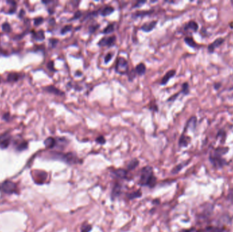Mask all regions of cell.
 I'll return each mask as SVG.
<instances>
[{"label": "cell", "instance_id": "4316f807", "mask_svg": "<svg viewBox=\"0 0 233 232\" xmlns=\"http://www.w3.org/2000/svg\"><path fill=\"white\" fill-rule=\"evenodd\" d=\"M153 13V10H149V11H139L136 13L134 14V17H145L146 15H149Z\"/></svg>", "mask_w": 233, "mask_h": 232}, {"label": "cell", "instance_id": "4dcf8cb0", "mask_svg": "<svg viewBox=\"0 0 233 232\" xmlns=\"http://www.w3.org/2000/svg\"><path fill=\"white\" fill-rule=\"evenodd\" d=\"M2 30L6 33H9L11 31V27L8 23H4L2 25Z\"/></svg>", "mask_w": 233, "mask_h": 232}, {"label": "cell", "instance_id": "484cf974", "mask_svg": "<svg viewBox=\"0 0 233 232\" xmlns=\"http://www.w3.org/2000/svg\"><path fill=\"white\" fill-rule=\"evenodd\" d=\"M138 164H139V161L137 160V159H133V160H132L128 164V169L129 170H133V169H134V168H137L138 166Z\"/></svg>", "mask_w": 233, "mask_h": 232}, {"label": "cell", "instance_id": "5bb4252c", "mask_svg": "<svg viewBox=\"0 0 233 232\" xmlns=\"http://www.w3.org/2000/svg\"><path fill=\"white\" fill-rule=\"evenodd\" d=\"M157 25V21L153 20L150 23H147L144 24V25L141 27V29L143 30L145 32H150L156 28Z\"/></svg>", "mask_w": 233, "mask_h": 232}, {"label": "cell", "instance_id": "7a4b0ae2", "mask_svg": "<svg viewBox=\"0 0 233 232\" xmlns=\"http://www.w3.org/2000/svg\"><path fill=\"white\" fill-rule=\"evenodd\" d=\"M156 182V178L153 175V168L151 166H146L142 169L139 184L142 186H147L152 188L155 186Z\"/></svg>", "mask_w": 233, "mask_h": 232}, {"label": "cell", "instance_id": "1f68e13d", "mask_svg": "<svg viewBox=\"0 0 233 232\" xmlns=\"http://www.w3.org/2000/svg\"><path fill=\"white\" fill-rule=\"evenodd\" d=\"M92 230V225L85 224L81 227V232H90Z\"/></svg>", "mask_w": 233, "mask_h": 232}, {"label": "cell", "instance_id": "f1b7e54d", "mask_svg": "<svg viewBox=\"0 0 233 232\" xmlns=\"http://www.w3.org/2000/svg\"><path fill=\"white\" fill-rule=\"evenodd\" d=\"M72 29V26L71 25H66L65 27L62 29L61 30V34L62 35H64L66 33H68L69 31H70Z\"/></svg>", "mask_w": 233, "mask_h": 232}, {"label": "cell", "instance_id": "836d02e7", "mask_svg": "<svg viewBox=\"0 0 233 232\" xmlns=\"http://www.w3.org/2000/svg\"><path fill=\"white\" fill-rule=\"evenodd\" d=\"M186 165V164H181L178 165L177 166L175 167V168L173 169V170H172V173L175 174V173L179 172V171L181 170V169H182V168L184 167V165Z\"/></svg>", "mask_w": 233, "mask_h": 232}, {"label": "cell", "instance_id": "44dd1931", "mask_svg": "<svg viewBox=\"0 0 233 232\" xmlns=\"http://www.w3.org/2000/svg\"><path fill=\"white\" fill-rule=\"evenodd\" d=\"M135 71L139 76H143V75L145 74V72H146V66H145L144 63H139L136 67Z\"/></svg>", "mask_w": 233, "mask_h": 232}, {"label": "cell", "instance_id": "bcb514c9", "mask_svg": "<svg viewBox=\"0 0 233 232\" xmlns=\"http://www.w3.org/2000/svg\"><path fill=\"white\" fill-rule=\"evenodd\" d=\"M146 3V1H138L137 2V4L134 5V8H137V7H141L142 6V5H143L144 4Z\"/></svg>", "mask_w": 233, "mask_h": 232}, {"label": "cell", "instance_id": "f35d334b", "mask_svg": "<svg viewBox=\"0 0 233 232\" xmlns=\"http://www.w3.org/2000/svg\"><path fill=\"white\" fill-rule=\"evenodd\" d=\"M113 53H108L107 55H106V57H104V63H108V62H109L112 59V58L113 57Z\"/></svg>", "mask_w": 233, "mask_h": 232}, {"label": "cell", "instance_id": "74e56055", "mask_svg": "<svg viewBox=\"0 0 233 232\" xmlns=\"http://www.w3.org/2000/svg\"><path fill=\"white\" fill-rule=\"evenodd\" d=\"M43 21H44V19H43V18H42V17H38V18H36V19H34V25L36 26L40 25H41V24L42 23H43Z\"/></svg>", "mask_w": 233, "mask_h": 232}, {"label": "cell", "instance_id": "52a82bcc", "mask_svg": "<svg viewBox=\"0 0 233 232\" xmlns=\"http://www.w3.org/2000/svg\"><path fill=\"white\" fill-rule=\"evenodd\" d=\"M197 122H198L197 117H196V116H192L188 120H187L185 126V128H184L183 133L185 134L187 129H190V130H191L192 131H194L196 128V126H197Z\"/></svg>", "mask_w": 233, "mask_h": 232}, {"label": "cell", "instance_id": "7402d4cb", "mask_svg": "<svg viewBox=\"0 0 233 232\" xmlns=\"http://www.w3.org/2000/svg\"><path fill=\"white\" fill-rule=\"evenodd\" d=\"M33 38L35 39L36 40L38 41H42L44 40L45 38V35H44V32L42 30H40L38 32H35L33 34Z\"/></svg>", "mask_w": 233, "mask_h": 232}, {"label": "cell", "instance_id": "6da1fadb", "mask_svg": "<svg viewBox=\"0 0 233 232\" xmlns=\"http://www.w3.org/2000/svg\"><path fill=\"white\" fill-rule=\"evenodd\" d=\"M228 151L229 148L228 146H218L211 150L209 159L213 167L220 169L228 165V162L224 158H223V156Z\"/></svg>", "mask_w": 233, "mask_h": 232}, {"label": "cell", "instance_id": "cb8c5ba5", "mask_svg": "<svg viewBox=\"0 0 233 232\" xmlns=\"http://www.w3.org/2000/svg\"><path fill=\"white\" fill-rule=\"evenodd\" d=\"M19 78L20 76L19 74L16 73V72H12L8 76L7 80L8 82H17V80H19Z\"/></svg>", "mask_w": 233, "mask_h": 232}, {"label": "cell", "instance_id": "9c48e42d", "mask_svg": "<svg viewBox=\"0 0 233 232\" xmlns=\"http://www.w3.org/2000/svg\"><path fill=\"white\" fill-rule=\"evenodd\" d=\"M10 138L9 132H6L0 135V148L3 149H7L10 143Z\"/></svg>", "mask_w": 233, "mask_h": 232}, {"label": "cell", "instance_id": "e575fe53", "mask_svg": "<svg viewBox=\"0 0 233 232\" xmlns=\"http://www.w3.org/2000/svg\"><path fill=\"white\" fill-rule=\"evenodd\" d=\"M227 200L233 204V188L228 191V195H227Z\"/></svg>", "mask_w": 233, "mask_h": 232}, {"label": "cell", "instance_id": "277c9868", "mask_svg": "<svg viewBox=\"0 0 233 232\" xmlns=\"http://www.w3.org/2000/svg\"><path fill=\"white\" fill-rule=\"evenodd\" d=\"M115 71L119 74H126L128 73V63L123 57H119L117 60Z\"/></svg>", "mask_w": 233, "mask_h": 232}, {"label": "cell", "instance_id": "681fc988", "mask_svg": "<svg viewBox=\"0 0 233 232\" xmlns=\"http://www.w3.org/2000/svg\"><path fill=\"white\" fill-rule=\"evenodd\" d=\"M229 25H230V28H231V29H233V22H231V23H230V24H229Z\"/></svg>", "mask_w": 233, "mask_h": 232}, {"label": "cell", "instance_id": "f6af8a7d", "mask_svg": "<svg viewBox=\"0 0 233 232\" xmlns=\"http://www.w3.org/2000/svg\"><path fill=\"white\" fill-rule=\"evenodd\" d=\"M222 87V83H215L213 84V89L215 90H216V91H217V90H219L220 89V87Z\"/></svg>", "mask_w": 233, "mask_h": 232}, {"label": "cell", "instance_id": "d4e9b609", "mask_svg": "<svg viewBox=\"0 0 233 232\" xmlns=\"http://www.w3.org/2000/svg\"><path fill=\"white\" fill-rule=\"evenodd\" d=\"M181 93H183V95H187L190 94V85L188 83H184L182 84V87H181Z\"/></svg>", "mask_w": 233, "mask_h": 232}, {"label": "cell", "instance_id": "603a6c76", "mask_svg": "<svg viewBox=\"0 0 233 232\" xmlns=\"http://www.w3.org/2000/svg\"><path fill=\"white\" fill-rule=\"evenodd\" d=\"M113 174L117 178H119V179H126L127 177V171L125 170H122V169L117 170L114 171Z\"/></svg>", "mask_w": 233, "mask_h": 232}, {"label": "cell", "instance_id": "ba28073f", "mask_svg": "<svg viewBox=\"0 0 233 232\" xmlns=\"http://www.w3.org/2000/svg\"><path fill=\"white\" fill-rule=\"evenodd\" d=\"M116 42L115 35H112L110 37H104L98 42L100 46H113Z\"/></svg>", "mask_w": 233, "mask_h": 232}, {"label": "cell", "instance_id": "ab89813d", "mask_svg": "<svg viewBox=\"0 0 233 232\" xmlns=\"http://www.w3.org/2000/svg\"><path fill=\"white\" fill-rule=\"evenodd\" d=\"M47 68L48 70L52 72H56V70L54 68V62L53 61H50L47 63Z\"/></svg>", "mask_w": 233, "mask_h": 232}, {"label": "cell", "instance_id": "e0dca14e", "mask_svg": "<svg viewBox=\"0 0 233 232\" xmlns=\"http://www.w3.org/2000/svg\"><path fill=\"white\" fill-rule=\"evenodd\" d=\"M184 42H186V44L187 45V46L192 48V49H196V48H197L198 46V44L196 43V41L194 40V38L192 37H189V36L186 37L185 38H184Z\"/></svg>", "mask_w": 233, "mask_h": 232}, {"label": "cell", "instance_id": "9a60e30c", "mask_svg": "<svg viewBox=\"0 0 233 232\" xmlns=\"http://www.w3.org/2000/svg\"><path fill=\"white\" fill-rule=\"evenodd\" d=\"M227 138V134L226 131L224 129H220L218 130L216 135V138L217 139H219L220 138V142L222 144H224Z\"/></svg>", "mask_w": 233, "mask_h": 232}, {"label": "cell", "instance_id": "ffe728a7", "mask_svg": "<svg viewBox=\"0 0 233 232\" xmlns=\"http://www.w3.org/2000/svg\"><path fill=\"white\" fill-rule=\"evenodd\" d=\"M121 191H122V186H121L119 184H116L113 189V191H112V193H111L112 199L114 200L116 197L119 196L121 193Z\"/></svg>", "mask_w": 233, "mask_h": 232}, {"label": "cell", "instance_id": "d6a6232c", "mask_svg": "<svg viewBox=\"0 0 233 232\" xmlns=\"http://www.w3.org/2000/svg\"><path fill=\"white\" fill-rule=\"evenodd\" d=\"M141 191H137L136 192H134L132 193H131L130 195H129V198L130 199H134V198H137V197H140L141 196Z\"/></svg>", "mask_w": 233, "mask_h": 232}, {"label": "cell", "instance_id": "c3c4849f", "mask_svg": "<svg viewBox=\"0 0 233 232\" xmlns=\"http://www.w3.org/2000/svg\"><path fill=\"white\" fill-rule=\"evenodd\" d=\"M3 119H4L6 120H8V119H10V114H9L8 113L5 114L4 115V116H3Z\"/></svg>", "mask_w": 233, "mask_h": 232}, {"label": "cell", "instance_id": "b9f144b4", "mask_svg": "<svg viewBox=\"0 0 233 232\" xmlns=\"http://www.w3.org/2000/svg\"><path fill=\"white\" fill-rule=\"evenodd\" d=\"M181 92L179 91V93H176V94H175V95H173L172 96H171V98H169V99H168V101H174L175 100H176L177 98H178V96L179 95L181 94Z\"/></svg>", "mask_w": 233, "mask_h": 232}, {"label": "cell", "instance_id": "3957f363", "mask_svg": "<svg viewBox=\"0 0 233 232\" xmlns=\"http://www.w3.org/2000/svg\"><path fill=\"white\" fill-rule=\"evenodd\" d=\"M55 156H56L57 158L60 159L63 161L67 163V164H68L70 165L78 164V161H79V159H78V158L77 157V155L74 154V153H72V152L66 153V154H63V153H55Z\"/></svg>", "mask_w": 233, "mask_h": 232}, {"label": "cell", "instance_id": "7dc6e473", "mask_svg": "<svg viewBox=\"0 0 233 232\" xmlns=\"http://www.w3.org/2000/svg\"><path fill=\"white\" fill-rule=\"evenodd\" d=\"M149 109L150 110H152L153 111H156V112H158V106H157V105L156 104H153V106H152V105H151V106H150Z\"/></svg>", "mask_w": 233, "mask_h": 232}, {"label": "cell", "instance_id": "30bf717a", "mask_svg": "<svg viewBox=\"0 0 233 232\" xmlns=\"http://www.w3.org/2000/svg\"><path fill=\"white\" fill-rule=\"evenodd\" d=\"M199 25L198 23L195 20H190L188 23H186L184 26L185 31H191L194 33H196L198 31Z\"/></svg>", "mask_w": 233, "mask_h": 232}, {"label": "cell", "instance_id": "f546056e", "mask_svg": "<svg viewBox=\"0 0 233 232\" xmlns=\"http://www.w3.org/2000/svg\"><path fill=\"white\" fill-rule=\"evenodd\" d=\"M28 144L27 142L24 141V142H22L19 146H17V150H19V151H21V150H25L27 148H28Z\"/></svg>", "mask_w": 233, "mask_h": 232}, {"label": "cell", "instance_id": "7bdbcfd3", "mask_svg": "<svg viewBox=\"0 0 233 232\" xmlns=\"http://www.w3.org/2000/svg\"><path fill=\"white\" fill-rule=\"evenodd\" d=\"M57 42H58V40H57V39H51L49 40V44L52 48L56 46Z\"/></svg>", "mask_w": 233, "mask_h": 232}, {"label": "cell", "instance_id": "8992f818", "mask_svg": "<svg viewBox=\"0 0 233 232\" xmlns=\"http://www.w3.org/2000/svg\"><path fill=\"white\" fill-rule=\"evenodd\" d=\"M225 42V38H217L213 42H211L207 46V50L208 53L210 54H212L215 52V50H216L217 48H219L220 46H222V45Z\"/></svg>", "mask_w": 233, "mask_h": 232}, {"label": "cell", "instance_id": "83f0119b", "mask_svg": "<svg viewBox=\"0 0 233 232\" xmlns=\"http://www.w3.org/2000/svg\"><path fill=\"white\" fill-rule=\"evenodd\" d=\"M115 31V28L113 24H109L107 28H106L104 30H103L102 33L104 34H108L111 33H113Z\"/></svg>", "mask_w": 233, "mask_h": 232}, {"label": "cell", "instance_id": "2e32d148", "mask_svg": "<svg viewBox=\"0 0 233 232\" xmlns=\"http://www.w3.org/2000/svg\"><path fill=\"white\" fill-rule=\"evenodd\" d=\"M115 11V8L111 6H107L102 9L100 12V14L102 17H108L113 14Z\"/></svg>", "mask_w": 233, "mask_h": 232}, {"label": "cell", "instance_id": "8d00e7d4", "mask_svg": "<svg viewBox=\"0 0 233 232\" xmlns=\"http://www.w3.org/2000/svg\"><path fill=\"white\" fill-rule=\"evenodd\" d=\"M136 74H137V72H136L135 70H132L131 72H129L128 79L130 81H132L134 79L135 77H136Z\"/></svg>", "mask_w": 233, "mask_h": 232}, {"label": "cell", "instance_id": "5b68a950", "mask_svg": "<svg viewBox=\"0 0 233 232\" xmlns=\"http://www.w3.org/2000/svg\"><path fill=\"white\" fill-rule=\"evenodd\" d=\"M16 184L14 183L13 182L8 181V180L3 182L1 186H0V190H1L2 192L5 193H14L16 191Z\"/></svg>", "mask_w": 233, "mask_h": 232}, {"label": "cell", "instance_id": "60d3db41", "mask_svg": "<svg viewBox=\"0 0 233 232\" xmlns=\"http://www.w3.org/2000/svg\"><path fill=\"white\" fill-rule=\"evenodd\" d=\"M82 14H83L82 13H81V12L80 10L77 11V12H76V13H74V17H73V18H72V20H77V19H80V18H81V17H82Z\"/></svg>", "mask_w": 233, "mask_h": 232}, {"label": "cell", "instance_id": "ee69618b", "mask_svg": "<svg viewBox=\"0 0 233 232\" xmlns=\"http://www.w3.org/2000/svg\"><path fill=\"white\" fill-rule=\"evenodd\" d=\"M99 28V25H93L89 27V31L92 33H93L94 31H96V29H98Z\"/></svg>", "mask_w": 233, "mask_h": 232}, {"label": "cell", "instance_id": "7c38bea8", "mask_svg": "<svg viewBox=\"0 0 233 232\" xmlns=\"http://www.w3.org/2000/svg\"><path fill=\"white\" fill-rule=\"evenodd\" d=\"M175 75H176V70H169L168 72H166V74L164 75V77L162 78L160 84H161L162 85H165V84H167L168 83V81L170 80L171 78H173Z\"/></svg>", "mask_w": 233, "mask_h": 232}, {"label": "cell", "instance_id": "8fae6325", "mask_svg": "<svg viewBox=\"0 0 233 232\" xmlns=\"http://www.w3.org/2000/svg\"><path fill=\"white\" fill-rule=\"evenodd\" d=\"M44 90L48 93H52V94H54L55 95H58V96L64 95V92H63L62 91H61V90L57 89V87H55L53 85H50V86H47L46 87H44Z\"/></svg>", "mask_w": 233, "mask_h": 232}, {"label": "cell", "instance_id": "ac0fdd59", "mask_svg": "<svg viewBox=\"0 0 233 232\" xmlns=\"http://www.w3.org/2000/svg\"><path fill=\"white\" fill-rule=\"evenodd\" d=\"M44 144L48 149H53L56 146V140L52 137H49L44 140Z\"/></svg>", "mask_w": 233, "mask_h": 232}, {"label": "cell", "instance_id": "d6986e66", "mask_svg": "<svg viewBox=\"0 0 233 232\" xmlns=\"http://www.w3.org/2000/svg\"><path fill=\"white\" fill-rule=\"evenodd\" d=\"M224 228L217 227V226H209V227H207L202 232H224Z\"/></svg>", "mask_w": 233, "mask_h": 232}, {"label": "cell", "instance_id": "4fadbf2b", "mask_svg": "<svg viewBox=\"0 0 233 232\" xmlns=\"http://www.w3.org/2000/svg\"><path fill=\"white\" fill-rule=\"evenodd\" d=\"M190 142H191V138L183 133V134L181 135L179 140V145L180 147H187L189 145Z\"/></svg>", "mask_w": 233, "mask_h": 232}, {"label": "cell", "instance_id": "d590c367", "mask_svg": "<svg viewBox=\"0 0 233 232\" xmlns=\"http://www.w3.org/2000/svg\"><path fill=\"white\" fill-rule=\"evenodd\" d=\"M96 141L97 143H98L99 144H104L106 143V140L105 138L102 136V135H100L99 137H98L96 139Z\"/></svg>", "mask_w": 233, "mask_h": 232}]
</instances>
